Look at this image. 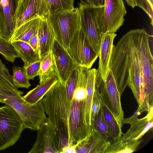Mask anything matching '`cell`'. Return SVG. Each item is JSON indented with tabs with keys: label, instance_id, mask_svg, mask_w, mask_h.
Here are the masks:
<instances>
[{
	"label": "cell",
	"instance_id": "f35d334b",
	"mask_svg": "<svg viewBox=\"0 0 153 153\" xmlns=\"http://www.w3.org/2000/svg\"><path fill=\"white\" fill-rule=\"evenodd\" d=\"M127 5L134 8L136 6L135 0H125Z\"/></svg>",
	"mask_w": 153,
	"mask_h": 153
},
{
	"label": "cell",
	"instance_id": "3957f363",
	"mask_svg": "<svg viewBox=\"0 0 153 153\" xmlns=\"http://www.w3.org/2000/svg\"><path fill=\"white\" fill-rule=\"evenodd\" d=\"M23 94L0 75V103L11 106L16 111L25 129L37 130L47 118L42 99L31 104L23 99Z\"/></svg>",
	"mask_w": 153,
	"mask_h": 153
},
{
	"label": "cell",
	"instance_id": "6da1fadb",
	"mask_svg": "<svg viewBox=\"0 0 153 153\" xmlns=\"http://www.w3.org/2000/svg\"><path fill=\"white\" fill-rule=\"evenodd\" d=\"M109 68L120 94L128 86L137 102V111L142 113L147 111L142 71L131 30L113 45Z\"/></svg>",
	"mask_w": 153,
	"mask_h": 153
},
{
	"label": "cell",
	"instance_id": "f1b7e54d",
	"mask_svg": "<svg viewBox=\"0 0 153 153\" xmlns=\"http://www.w3.org/2000/svg\"><path fill=\"white\" fill-rule=\"evenodd\" d=\"M91 128L99 131L105 140L111 142V137L101 108L97 115L91 122Z\"/></svg>",
	"mask_w": 153,
	"mask_h": 153
},
{
	"label": "cell",
	"instance_id": "e575fe53",
	"mask_svg": "<svg viewBox=\"0 0 153 153\" xmlns=\"http://www.w3.org/2000/svg\"><path fill=\"white\" fill-rule=\"evenodd\" d=\"M136 6L143 10L148 15L151 20V24L153 25V7L148 0H135Z\"/></svg>",
	"mask_w": 153,
	"mask_h": 153
},
{
	"label": "cell",
	"instance_id": "b9f144b4",
	"mask_svg": "<svg viewBox=\"0 0 153 153\" xmlns=\"http://www.w3.org/2000/svg\"><path fill=\"white\" fill-rule=\"evenodd\" d=\"M151 5L153 7V0H148Z\"/></svg>",
	"mask_w": 153,
	"mask_h": 153
},
{
	"label": "cell",
	"instance_id": "4dcf8cb0",
	"mask_svg": "<svg viewBox=\"0 0 153 153\" xmlns=\"http://www.w3.org/2000/svg\"><path fill=\"white\" fill-rule=\"evenodd\" d=\"M48 6L50 15L60 10L74 8V0H45Z\"/></svg>",
	"mask_w": 153,
	"mask_h": 153
},
{
	"label": "cell",
	"instance_id": "277c9868",
	"mask_svg": "<svg viewBox=\"0 0 153 153\" xmlns=\"http://www.w3.org/2000/svg\"><path fill=\"white\" fill-rule=\"evenodd\" d=\"M131 31L142 71L146 101L151 108L153 107V58L149 41L152 36L143 29Z\"/></svg>",
	"mask_w": 153,
	"mask_h": 153
},
{
	"label": "cell",
	"instance_id": "4fadbf2b",
	"mask_svg": "<svg viewBox=\"0 0 153 153\" xmlns=\"http://www.w3.org/2000/svg\"><path fill=\"white\" fill-rule=\"evenodd\" d=\"M49 15L45 0H19L15 16L16 29L31 20L47 18Z\"/></svg>",
	"mask_w": 153,
	"mask_h": 153
},
{
	"label": "cell",
	"instance_id": "83f0119b",
	"mask_svg": "<svg viewBox=\"0 0 153 153\" xmlns=\"http://www.w3.org/2000/svg\"><path fill=\"white\" fill-rule=\"evenodd\" d=\"M11 79L14 85L17 88H28L31 85L23 67L13 66Z\"/></svg>",
	"mask_w": 153,
	"mask_h": 153
},
{
	"label": "cell",
	"instance_id": "e0dca14e",
	"mask_svg": "<svg viewBox=\"0 0 153 153\" xmlns=\"http://www.w3.org/2000/svg\"><path fill=\"white\" fill-rule=\"evenodd\" d=\"M117 34L114 33L102 34L99 52L98 69L105 82L109 71V65L113 47L114 38Z\"/></svg>",
	"mask_w": 153,
	"mask_h": 153
},
{
	"label": "cell",
	"instance_id": "60d3db41",
	"mask_svg": "<svg viewBox=\"0 0 153 153\" xmlns=\"http://www.w3.org/2000/svg\"><path fill=\"white\" fill-rule=\"evenodd\" d=\"M86 2L94 5V0H85Z\"/></svg>",
	"mask_w": 153,
	"mask_h": 153
},
{
	"label": "cell",
	"instance_id": "ac0fdd59",
	"mask_svg": "<svg viewBox=\"0 0 153 153\" xmlns=\"http://www.w3.org/2000/svg\"><path fill=\"white\" fill-rule=\"evenodd\" d=\"M111 143L105 140L97 130L92 128L77 146V153H105Z\"/></svg>",
	"mask_w": 153,
	"mask_h": 153
},
{
	"label": "cell",
	"instance_id": "44dd1931",
	"mask_svg": "<svg viewBox=\"0 0 153 153\" xmlns=\"http://www.w3.org/2000/svg\"><path fill=\"white\" fill-rule=\"evenodd\" d=\"M100 96L101 108L112 141L120 139L121 138L123 134L122 128L120 127L114 116L106 106L102 98L100 95Z\"/></svg>",
	"mask_w": 153,
	"mask_h": 153
},
{
	"label": "cell",
	"instance_id": "d6a6232c",
	"mask_svg": "<svg viewBox=\"0 0 153 153\" xmlns=\"http://www.w3.org/2000/svg\"><path fill=\"white\" fill-rule=\"evenodd\" d=\"M101 108L100 99L97 90L95 88L94 91L92 99L91 113V121H93L97 115Z\"/></svg>",
	"mask_w": 153,
	"mask_h": 153
},
{
	"label": "cell",
	"instance_id": "484cf974",
	"mask_svg": "<svg viewBox=\"0 0 153 153\" xmlns=\"http://www.w3.org/2000/svg\"><path fill=\"white\" fill-rule=\"evenodd\" d=\"M143 140L124 142L121 138L111 142L105 153H131L136 151Z\"/></svg>",
	"mask_w": 153,
	"mask_h": 153
},
{
	"label": "cell",
	"instance_id": "30bf717a",
	"mask_svg": "<svg viewBox=\"0 0 153 153\" xmlns=\"http://www.w3.org/2000/svg\"><path fill=\"white\" fill-rule=\"evenodd\" d=\"M70 139L68 145L77 146L90 132L91 126L85 119V100L71 101L68 123Z\"/></svg>",
	"mask_w": 153,
	"mask_h": 153
},
{
	"label": "cell",
	"instance_id": "52a82bcc",
	"mask_svg": "<svg viewBox=\"0 0 153 153\" xmlns=\"http://www.w3.org/2000/svg\"><path fill=\"white\" fill-rule=\"evenodd\" d=\"M95 87L98 90L100 95L106 106L112 113L120 127L123 126L124 111L121 103V95L118 90L111 70L105 82L98 69H96Z\"/></svg>",
	"mask_w": 153,
	"mask_h": 153
},
{
	"label": "cell",
	"instance_id": "ffe728a7",
	"mask_svg": "<svg viewBox=\"0 0 153 153\" xmlns=\"http://www.w3.org/2000/svg\"><path fill=\"white\" fill-rule=\"evenodd\" d=\"M40 18L31 20L16 29L9 42L21 41L28 43L30 37L37 31Z\"/></svg>",
	"mask_w": 153,
	"mask_h": 153
},
{
	"label": "cell",
	"instance_id": "d590c367",
	"mask_svg": "<svg viewBox=\"0 0 153 153\" xmlns=\"http://www.w3.org/2000/svg\"><path fill=\"white\" fill-rule=\"evenodd\" d=\"M0 75L12 84H13L12 81V76L10 74L9 70L3 64L0 58Z\"/></svg>",
	"mask_w": 153,
	"mask_h": 153
},
{
	"label": "cell",
	"instance_id": "f546056e",
	"mask_svg": "<svg viewBox=\"0 0 153 153\" xmlns=\"http://www.w3.org/2000/svg\"><path fill=\"white\" fill-rule=\"evenodd\" d=\"M0 53L7 61L13 63L19 54L11 43L0 36Z\"/></svg>",
	"mask_w": 153,
	"mask_h": 153
},
{
	"label": "cell",
	"instance_id": "836d02e7",
	"mask_svg": "<svg viewBox=\"0 0 153 153\" xmlns=\"http://www.w3.org/2000/svg\"><path fill=\"white\" fill-rule=\"evenodd\" d=\"M40 63L41 60H39L27 66H23L26 76L28 79L33 80L35 77L38 76Z\"/></svg>",
	"mask_w": 153,
	"mask_h": 153
},
{
	"label": "cell",
	"instance_id": "8d00e7d4",
	"mask_svg": "<svg viewBox=\"0 0 153 153\" xmlns=\"http://www.w3.org/2000/svg\"><path fill=\"white\" fill-rule=\"evenodd\" d=\"M28 43L35 51L38 53V38L37 31L30 37Z\"/></svg>",
	"mask_w": 153,
	"mask_h": 153
},
{
	"label": "cell",
	"instance_id": "7c38bea8",
	"mask_svg": "<svg viewBox=\"0 0 153 153\" xmlns=\"http://www.w3.org/2000/svg\"><path fill=\"white\" fill-rule=\"evenodd\" d=\"M102 34L115 33L123 25L127 10L123 0H104Z\"/></svg>",
	"mask_w": 153,
	"mask_h": 153
},
{
	"label": "cell",
	"instance_id": "74e56055",
	"mask_svg": "<svg viewBox=\"0 0 153 153\" xmlns=\"http://www.w3.org/2000/svg\"><path fill=\"white\" fill-rule=\"evenodd\" d=\"M76 145H68L62 147L60 153H77Z\"/></svg>",
	"mask_w": 153,
	"mask_h": 153
},
{
	"label": "cell",
	"instance_id": "8992f818",
	"mask_svg": "<svg viewBox=\"0 0 153 153\" xmlns=\"http://www.w3.org/2000/svg\"><path fill=\"white\" fill-rule=\"evenodd\" d=\"M47 19L54 31L55 39L67 50L80 26L78 7L55 12Z\"/></svg>",
	"mask_w": 153,
	"mask_h": 153
},
{
	"label": "cell",
	"instance_id": "1f68e13d",
	"mask_svg": "<svg viewBox=\"0 0 153 153\" xmlns=\"http://www.w3.org/2000/svg\"><path fill=\"white\" fill-rule=\"evenodd\" d=\"M78 66L73 71L65 85L68 97L71 100L73 99L78 78Z\"/></svg>",
	"mask_w": 153,
	"mask_h": 153
},
{
	"label": "cell",
	"instance_id": "7402d4cb",
	"mask_svg": "<svg viewBox=\"0 0 153 153\" xmlns=\"http://www.w3.org/2000/svg\"><path fill=\"white\" fill-rule=\"evenodd\" d=\"M38 76L42 84L53 76L58 78V74L51 51L41 60Z\"/></svg>",
	"mask_w": 153,
	"mask_h": 153
},
{
	"label": "cell",
	"instance_id": "cb8c5ba5",
	"mask_svg": "<svg viewBox=\"0 0 153 153\" xmlns=\"http://www.w3.org/2000/svg\"><path fill=\"white\" fill-rule=\"evenodd\" d=\"M11 43L18 52L19 57L23 61L24 66H27L35 61L40 60L38 53L28 43L17 41Z\"/></svg>",
	"mask_w": 153,
	"mask_h": 153
},
{
	"label": "cell",
	"instance_id": "d4e9b609",
	"mask_svg": "<svg viewBox=\"0 0 153 153\" xmlns=\"http://www.w3.org/2000/svg\"><path fill=\"white\" fill-rule=\"evenodd\" d=\"M96 69H89L87 81L86 97L85 100V119L87 124L91 126V113L93 95L94 91Z\"/></svg>",
	"mask_w": 153,
	"mask_h": 153
},
{
	"label": "cell",
	"instance_id": "2e32d148",
	"mask_svg": "<svg viewBox=\"0 0 153 153\" xmlns=\"http://www.w3.org/2000/svg\"><path fill=\"white\" fill-rule=\"evenodd\" d=\"M19 0H0V36L9 42L15 29V16Z\"/></svg>",
	"mask_w": 153,
	"mask_h": 153
},
{
	"label": "cell",
	"instance_id": "7a4b0ae2",
	"mask_svg": "<svg viewBox=\"0 0 153 153\" xmlns=\"http://www.w3.org/2000/svg\"><path fill=\"white\" fill-rule=\"evenodd\" d=\"M41 100L45 113L56 128L61 150L68 145L70 139L68 123L71 100L68 97L65 85L58 79Z\"/></svg>",
	"mask_w": 153,
	"mask_h": 153
},
{
	"label": "cell",
	"instance_id": "603a6c76",
	"mask_svg": "<svg viewBox=\"0 0 153 153\" xmlns=\"http://www.w3.org/2000/svg\"><path fill=\"white\" fill-rule=\"evenodd\" d=\"M58 80L56 76H52L45 82L38 85L36 88L28 92L22 97L23 99L31 104L37 103L43 98Z\"/></svg>",
	"mask_w": 153,
	"mask_h": 153
},
{
	"label": "cell",
	"instance_id": "9a60e30c",
	"mask_svg": "<svg viewBox=\"0 0 153 153\" xmlns=\"http://www.w3.org/2000/svg\"><path fill=\"white\" fill-rule=\"evenodd\" d=\"M51 51L58 74V79L65 85L76 68L78 66L67 50L55 38Z\"/></svg>",
	"mask_w": 153,
	"mask_h": 153
},
{
	"label": "cell",
	"instance_id": "5bb4252c",
	"mask_svg": "<svg viewBox=\"0 0 153 153\" xmlns=\"http://www.w3.org/2000/svg\"><path fill=\"white\" fill-rule=\"evenodd\" d=\"M138 115L136 112L129 117L124 118L123 125L128 124L130 126V128L126 133L123 134L121 137L124 142L129 143L139 140L146 133L152 130L153 107L143 117L139 118Z\"/></svg>",
	"mask_w": 153,
	"mask_h": 153
},
{
	"label": "cell",
	"instance_id": "d6986e66",
	"mask_svg": "<svg viewBox=\"0 0 153 153\" xmlns=\"http://www.w3.org/2000/svg\"><path fill=\"white\" fill-rule=\"evenodd\" d=\"M37 36L38 53L41 60L51 50L55 38L54 31L47 18H40Z\"/></svg>",
	"mask_w": 153,
	"mask_h": 153
},
{
	"label": "cell",
	"instance_id": "9c48e42d",
	"mask_svg": "<svg viewBox=\"0 0 153 153\" xmlns=\"http://www.w3.org/2000/svg\"><path fill=\"white\" fill-rule=\"evenodd\" d=\"M67 50L78 66L90 69L98 57V54L80 26Z\"/></svg>",
	"mask_w": 153,
	"mask_h": 153
},
{
	"label": "cell",
	"instance_id": "ba28073f",
	"mask_svg": "<svg viewBox=\"0 0 153 153\" xmlns=\"http://www.w3.org/2000/svg\"><path fill=\"white\" fill-rule=\"evenodd\" d=\"M24 129L21 118L13 108L6 105L0 107V150L14 145Z\"/></svg>",
	"mask_w": 153,
	"mask_h": 153
},
{
	"label": "cell",
	"instance_id": "4316f807",
	"mask_svg": "<svg viewBox=\"0 0 153 153\" xmlns=\"http://www.w3.org/2000/svg\"><path fill=\"white\" fill-rule=\"evenodd\" d=\"M89 69L85 67L78 66V78L73 99L78 101L85 100L87 78Z\"/></svg>",
	"mask_w": 153,
	"mask_h": 153
},
{
	"label": "cell",
	"instance_id": "ab89813d",
	"mask_svg": "<svg viewBox=\"0 0 153 153\" xmlns=\"http://www.w3.org/2000/svg\"><path fill=\"white\" fill-rule=\"evenodd\" d=\"M104 0H94V5L101 6L104 5Z\"/></svg>",
	"mask_w": 153,
	"mask_h": 153
},
{
	"label": "cell",
	"instance_id": "5b68a950",
	"mask_svg": "<svg viewBox=\"0 0 153 153\" xmlns=\"http://www.w3.org/2000/svg\"><path fill=\"white\" fill-rule=\"evenodd\" d=\"M78 5L80 27L99 54L104 20V5H95L80 0Z\"/></svg>",
	"mask_w": 153,
	"mask_h": 153
},
{
	"label": "cell",
	"instance_id": "8fae6325",
	"mask_svg": "<svg viewBox=\"0 0 153 153\" xmlns=\"http://www.w3.org/2000/svg\"><path fill=\"white\" fill-rule=\"evenodd\" d=\"M37 131L36 140L28 153H60L61 147L57 129L48 117Z\"/></svg>",
	"mask_w": 153,
	"mask_h": 153
}]
</instances>
